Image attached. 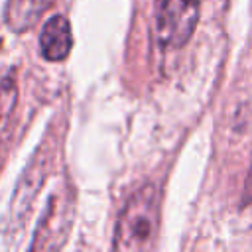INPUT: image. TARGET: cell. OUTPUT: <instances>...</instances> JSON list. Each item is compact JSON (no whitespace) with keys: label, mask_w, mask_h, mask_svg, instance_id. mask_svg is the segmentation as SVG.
<instances>
[{"label":"cell","mask_w":252,"mask_h":252,"mask_svg":"<svg viewBox=\"0 0 252 252\" xmlns=\"http://www.w3.org/2000/svg\"><path fill=\"white\" fill-rule=\"evenodd\" d=\"M159 228V191L156 185L146 183L138 187L118 213L114 226V250L134 252L150 250L156 246Z\"/></svg>","instance_id":"6da1fadb"},{"label":"cell","mask_w":252,"mask_h":252,"mask_svg":"<svg viewBox=\"0 0 252 252\" xmlns=\"http://www.w3.org/2000/svg\"><path fill=\"white\" fill-rule=\"evenodd\" d=\"M203 0H159L156 10V39L161 49H181L193 35Z\"/></svg>","instance_id":"7a4b0ae2"},{"label":"cell","mask_w":252,"mask_h":252,"mask_svg":"<svg viewBox=\"0 0 252 252\" xmlns=\"http://www.w3.org/2000/svg\"><path fill=\"white\" fill-rule=\"evenodd\" d=\"M71 226V201L57 193L51 197L41 222L33 234V242L30 248L43 250V248H59L65 242V234Z\"/></svg>","instance_id":"3957f363"},{"label":"cell","mask_w":252,"mask_h":252,"mask_svg":"<svg viewBox=\"0 0 252 252\" xmlns=\"http://www.w3.org/2000/svg\"><path fill=\"white\" fill-rule=\"evenodd\" d=\"M73 47L71 22L63 14L47 18L39 32V53L49 63H61L69 57Z\"/></svg>","instance_id":"277c9868"},{"label":"cell","mask_w":252,"mask_h":252,"mask_svg":"<svg viewBox=\"0 0 252 252\" xmlns=\"http://www.w3.org/2000/svg\"><path fill=\"white\" fill-rule=\"evenodd\" d=\"M53 0H8L4 10V22L14 33L32 30Z\"/></svg>","instance_id":"5b68a950"},{"label":"cell","mask_w":252,"mask_h":252,"mask_svg":"<svg viewBox=\"0 0 252 252\" xmlns=\"http://www.w3.org/2000/svg\"><path fill=\"white\" fill-rule=\"evenodd\" d=\"M248 203H252V163H250V169L244 181V191H242V205H248Z\"/></svg>","instance_id":"8992f818"},{"label":"cell","mask_w":252,"mask_h":252,"mask_svg":"<svg viewBox=\"0 0 252 252\" xmlns=\"http://www.w3.org/2000/svg\"><path fill=\"white\" fill-rule=\"evenodd\" d=\"M4 85H6V79L0 81V98H2V91H4Z\"/></svg>","instance_id":"52a82bcc"}]
</instances>
